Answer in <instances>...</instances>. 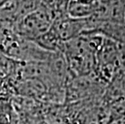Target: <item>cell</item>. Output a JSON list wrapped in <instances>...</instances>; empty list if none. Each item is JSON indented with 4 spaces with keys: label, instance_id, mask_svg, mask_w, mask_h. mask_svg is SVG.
Masks as SVG:
<instances>
[{
    "label": "cell",
    "instance_id": "obj_1",
    "mask_svg": "<svg viewBox=\"0 0 125 124\" xmlns=\"http://www.w3.org/2000/svg\"><path fill=\"white\" fill-rule=\"evenodd\" d=\"M53 22L51 13L43 2L33 11L20 19L13 27V31L20 37L34 41L49 30Z\"/></svg>",
    "mask_w": 125,
    "mask_h": 124
},
{
    "label": "cell",
    "instance_id": "obj_2",
    "mask_svg": "<svg viewBox=\"0 0 125 124\" xmlns=\"http://www.w3.org/2000/svg\"><path fill=\"white\" fill-rule=\"evenodd\" d=\"M97 6L98 1H70L67 2L66 13L73 19H88L94 15Z\"/></svg>",
    "mask_w": 125,
    "mask_h": 124
},
{
    "label": "cell",
    "instance_id": "obj_3",
    "mask_svg": "<svg viewBox=\"0 0 125 124\" xmlns=\"http://www.w3.org/2000/svg\"><path fill=\"white\" fill-rule=\"evenodd\" d=\"M11 105L6 100L0 99V124H10L11 119Z\"/></svg>",
    "mask_w": 125,
    "mask_h": 124
},
{
    "label": "cell",
    "instance_id": "obj_4",
    "mask_svg": "<svg viewBox=\"0 0 125 124\" xmlns=\"http://www.w3.org/2000/svg\"><path fill=\"white\" fill-rule=\"evenodd\" d=\"M124 23H125V14H124Z\"/></svg>",
    "mask_w": 125,
    "mask_h": 124
}]
</instances>
